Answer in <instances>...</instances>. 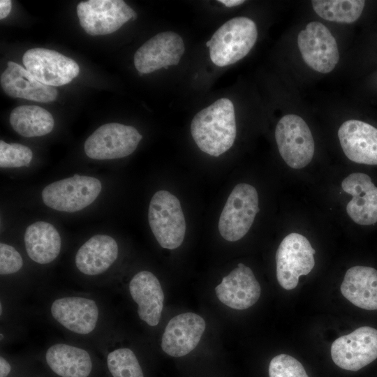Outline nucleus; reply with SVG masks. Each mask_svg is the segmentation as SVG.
I'll list each match as a JSON object with an SVG mask.
<instances>
[{"label": "nucleus", "instance_id": "1", "mask_svg": "<svg viewBox=\"0 0 377 377\" xmlns=\"http://www.w3.org/2000/svg\"><path fill=\"white\" fill-rule=\"evenodd\" d=\"M191 133L201 151L219 156L232 146L236 138L235 110L211 105L202 109L191 121Z\"/></svg>", "mask_w": 377, "mask_h": 377}, {"label": "nucleus", "instance_id": "2", "mask_svg": "<svg viewBox=\"0 0 377 377\" xmlns=\"http://www.w3.org/2000/svg\"><path fill=\"white\" fill-rule=\"evenodd\" d=\"M148 220L161 247L175 249L182 244L186 221L180 202L173 194L165 190L154 194L149 202Z\"/></svg>", "mask_w": 377, "mask_h": 377}, {"label": "nucleus", "instance_id": "3", "mask_svg": "<svg viewBox=\"0 0 377 377\" xmlns=\"http://www.w3.org/2000/svg\"><path fill=\"white\" fill-rule=\"evenodd\" d=\"M258 195L255 187L237 184L230 194L219 221V230L223 239L236 242L251 228L259 212Z\"/></svg>", "mask_w": 377, "mask_h": 377}, {"label": "nucleus", "instance_id": "4", "mask_svg": "<svg viewBox=\"0 0 377 377\" xmlns=\"http://www.w3.org/2000/svg\"><path fill=\"white\" fill-rule=\"evenodd\" d=\"M101 189V182L97 178L74 175L50 184L43 188L41 195L48 207L71 213L91 205Z\"/></svg>", "mask_w": 377, "mask_h": 377}, {"label": "nucleus", "instance_id": "5", "mask_svg": "<svg viewBox=\"0 0 377 377\" xmlns=\"http://www.w3.org/2000/svg\"><path fill=\"white\" fill-rule=\"evenodd\" d=\"M315 253L301 234L292 232L283 238L276 253V278L283 288L294 289L299 277L311 272L315 265Z\"/></svg>", "mask_w": 377, "mask_h": 377}, {"label": "nucleus", "instance_id": "6", "mask_svg": "<svg viewBox=\"0 0 377 377\" xmlns=\"http://www.w3.org/2000/svg\"><path fill=\"white\" fill-rule=\"evenodd\" d=\"M278 149L286 163L301 169L312 160L315 145L306 123L296 114H286L279 121L275 129Z\"/></svg>", "mask_w": 377, "mask_h": 377}, {"label": "nucleus", "instance_id": "7", "mask_svg": "<svg viewBox=\"0 0 377 377\" xmlns=\"http://www.w3.org/2000/svg\"><path fill=\"white\" fill-rule=\"evenodd\" d=\"M142 135L131 126L110 123L101 126L85 141L86 155L96 160L115 159L131 154Z\"/></svg>", "mask_w": 377, "mask_h": 377}, {"label": "nucleus", "instance_id": "8", "mask_svg": "<svg viewBox=\"0 0 377 377\" xmlns=\"http://www.w3.org/2000/svg\"><path fill=\"white\" fill-rule=\"evenodd\" d=\"M331 357L336 365L357 371L377 358V330L364 326L334 341Z\"/></svg>", "mask_w": 377, "mask_h": 377}, {"label": "nucleus", "instance_id": "9", "mask_svg": "<svg viewBox=\"0 0 377 377\" xmlns=\"http://www.w3.org/2000/svg\"><path fill=\"white\" fill-rule=\"evenodd\" d=\"M302 59L312 69L321 73L331 72L339 59L338 46L330 31L319 22L306 24L297 36Z\"/></svg>", "mask_w": 377, "mask_h": 377}, {"label": "nucleus", "instance_id": "10", "mask_svg": "<svg viewBox=\"0 0 377 377\" xmlns=\"http://www.w3.org/2000/svg\"><path fill=\"white\" fill-rule=\"evenodd\" d=\"M23 64L40 82L52 87L68 84L77 77L80 68L72 59L54 50L36 47L28 50Z\"/></svg>", "mask_w": 377, "mask_h": 377}, {"label": "nucleus", "instance_id": "11", "mask_svg": "<svg viewBox=\"0 0 377 377\" xmlns=\"http://www.w3.org/2000/svg\"><path fill=\"white\" fill-rule=\"evenodd\" d=\"M50 312L59 325L78 335H88L94 332L100 320L97 302L84 296L59 297L52 302Z\"/></svg>", "mask_w": 377, "mask_h": 377}, {"label": "nucleus", "instance_id": "12", "mask_svg": "<svg viewBox=\"0 0 377 377\" xmlns=\"http://www.w3.org/2000/svg\"><path fill=\"white\" fill-rule=\"evenodd\" d=\"M205 321L199 315L187 312L168 323L161 339V348L172 357H182L198 344L205 330Z\"/></svg>", "mask_w": 377, "mask_h": 377}, {"label": "nucleus", "instance_id": "13", "mask_svg": "<svg viewBox=\"0 0 377 377\" xmlns=\"http://www.w3.org/2000/svg\"><path fill=\"white\" fill-rule=\"evenodd\" d=\"M126 4L121 0H90L77 6L79 20L85 21L84 30L91 36L106 35L118 30L132 19V15L122 10Z\"/></svg>", "mask_w": 377, "mask_h": 377}, {"label": "nucleus", "instance_id": "14", "mask_svg": "<svg viewBox=\"0 0 377 377\" xmlns=\"http://www.w3.org/2000/svg\"><path fill=\"white\" fill-rule=\"evenodd\" d=\"M215 292L218 299L227 306L244 310L257 302L261 288L251 268L239 263L223 278Z\"/></svg>", "mask_w": 377, "mask_h": 377}, {"label": "nucleus", "instance_id": "15", "mask_svg": "<svg viewBox=\"0 0 377 377\" xmlns=\"http://www.w3.org/2000/svg\"><path fill=\"white\" fill-rule=\"evenodd\" d=\"M341 147L353 162L377 165V128L355 119L343 122L338 131Z\"/></svg>", "mask_w": 377, "mask_h": 377}, {"label": "nucleus", "instance_id": "16", "mask_svg": "<svg viewBox=\"0 0 377 377\" xmlns=\"http://www.w3.org/2000/svg\"><path fill=\"white\" fill-rule=\"evenodd\" d=\"M341 188L352 195L346 212L354 222L363 226L377 222V187L369 175L352 173L342 181Z\"/></svg>", "mask_w": 377, "mask_h": 377}, {"label": "nucleus", "instance_id": "17", "mask_svg": "<svg viewBox=\"0 0 377 377\" xmlns=\"http://www.w3.org/2000/svg\"><path fill=\"white\" fill-rule=\"evenodd\" d=\"M129 292L138 305L139 318L149 326H156L164 302V293L157 277L146 270L136 273L130 281Z\"/></svg>", "mask_w": 377, "mask_h": 377}, {"label": "nucleus", "instance_id": "18", "mask_svg": "<svg viewBox=\"0 0 377 377\" xmlns=\"http://www.w3.org/2000/svg\"><path fill=\"white\" fill-rule=\"evenodd\" d=\"M118 254L119 247L115 239L108 235L98 234L80 247L75 263L83 274L97 276L105 272L112 265Z\"/></svg>", "mask_w": 377, "mask_h": 377}, {"label": "nucleus", "instance_id": "19", "mask_svg": "<svg viewBox=\"0 0 377 377\" xmlns=\"http://www.w3.org/2000/svg\"><path fill=\"white\" fill-rule=\"evenodd\" d=\"M45 357L50 369L60 377H88L93 367L87 350L66 343L50 346Z\"/></svg>", "mask_w": 377, "mask_h": 377}, {"label": "nucleus", "instance_id": "20", "mask_svg": "<svg viewBox=\"0 0 377 377\" xmlns=\"http://www.w3.org/2000/svg\"><path fill=\"white\" fill-rule=\"evenodd\" d=\"M345 298L366 310H377V270L371 267L349 268L340 287Z\"/></svg>", "mask_w": 377, "mask_h": 377}, {"label": "nucleus", "instance_id": "21", "mask_svg": "<svg viewBox=\"0 0 377 377\" xmlns=\"http://www.w3.org/2000/svg\"><path fill=\"white\" fill-rule=\"evenodd\" d=\"M24 240L28 256L40 265L53 262L61 251L59 233L53 225L46 221H36L29 226Z\"/></svg>", "mask_w": 377, "mask_h": 377}, {"label": "nucleus", "instance_id": "22", "mask_svg": "<svg viewBox=\"0 0 377 377\" xmlns=\"http://www.w3.org/2000/svg\"><path fill=\"white\" fill-rule=\"evenodd\" d=\"M1 75V87L10 97L21 98L37 102L54 101L58 91L55 87L44 84L38 80L30 81L14 67L10 61Z\"/></svg>", "mask_w": 377, "mask_h": 377}, {"label": "nucleus", "instance_id": "23", "mask_svg": "<svg viewBox=\"0 0 377 377\" xmlns=\"http://www.w3.org/2000/svg\"><path fill=\"white\" fill-rule=\"evenodd\" d=\"M9 121L20 135L31 138L50 133L54 125L52 115L37 105H21L13 109Z\"/></svg>", "mask_w": 377, "mask_h": 377}, {"label": "nucleus", "instance_id": "24", "mask_svg": "<svg viewBox=\"0 0 377 377\" xmlns=\"http://www.w3.org/2000/svg\"><path fill=\"white\" fill-rule=\"evenodd\" d=\"M312 6L320 17L336 22L352 23L361 15L364 7L362 0H313Z\"/></svg>", "mask_w": 377, "mask_h": 377}, {"label": "nucleus", "instance_id": "25", "mask_svg": "<svg viewBox=\"0 0 377 377\" xmlns=\"http://www.w3.org/2000/svg\"><path fill=\"white\" fill-rule=\"evenodd\" d=\"M107 366L112 377H144L136 355L128 348H118L109 352Z\"/></svg>", "mask_w": 377, "mask_h": 377}, {"label": "nucleus", "instance_id": "26", "mask_svg": "<svg viewBox=\"0 0 377 377\" xmlns=\"http://www.w3.org/2000/svg\"><path fill=\"white\" fill-rule=\"evenodd\" d=\"M32 157V151L28 147L17 143L8 144L0 140L1 168L29 166Z\"/></svg>", "mask_w": 377, "mask_h": 377}, {"label": "nucleus", "instance_id": "27", "mask_svg": "<svg viewBox=\"0 0 377 377\" xmlns=\"http://www.w3.org/2000/svg\"><path fill=\"white\" fill-rule=\"evenodd\" d=\"M269 377H309L302 364L295 357L280 354L269 364Z\"/></svg>", "mask_w": 377, "mask_h": 377}, {"label": "nucleus", "instance_id": "28", "mask_svg": "<svg viewBox=\"0 0 377 377\" xmlns=\"http://www.w3.org/2000/svg\"><path fill=\"white\" fill-rule=\"evenodd\" d=\"M23 266L20 253L11 245L0 244V274L8 275L17 272Z\"/></svg>", "mask_w": 377, "mask_h": 377}, {"label": "nucleus", "instance_id": "29", "mask_svg": "<svg viewBox=\"0 0 377 377\" xmlns=\"http://www.w3.org/2000/svg\"><path fill=\"white\" fill-rule=\"evenodd\" d=\"M12 8V1L10 0L0 1V19L2 20L6 17Z\"/></svg>", "mask_w": 377, "mask_h": 377}, {"label": "nucleus", "instance_id": "30", "mask_svg": "<svg viewBox=\"0 0 377 377\" xmlns=\"http://www.w3.org/2000/svg\"><path fill=\"white\" fill-rule=\"evenodd\" d=\"M11 371L9 362L3 356L0 357V377H7Z\"/></svg>", "mask_w": 377, "mask_h": 377}, {"label": "nucleus", "instance_id": "31", "mask_svg": "<svg viewBox=\"0 0 377 377\" xmlns=\"http://www.w3.org/2000/svg\"><path fill=\"white\" fill-rule=\"evenodd\" d=\"M218 2H220L225 5L227 7H233L236 6H239L245 2V1L243 0H219Z\"/></svg>", "mask_w": 377, "mask_h": 377}, {"label": "nucleus", "instance_id": "32", "mask_svg": "<svg viewBox=\"0 0 377 377\" xmlns=\"http://www.w3.org/2000/svg\"><path fill=\"white\" fill-rule=\"evenodd\" d=\"M212 44H213V40L211 38L209 40H208L206 43V46L209 48L212 45Z\"/></svg>", "mask_w": 377, "mask_h": 377}, {"label": "nucleus", "instance_id": "33", "mask_svg": "<svg viewBox=\"0 0 377 377\" xmlns=\"http://www.w3.org/2000/svg\"><path fill=\"white\" fill-rule=\"evenodd\" d=\"M164 68H165V69H168V66H166L164 67Z\"/></svg>", "mask_w": 377, "mask_h": 377}]
</instances>
